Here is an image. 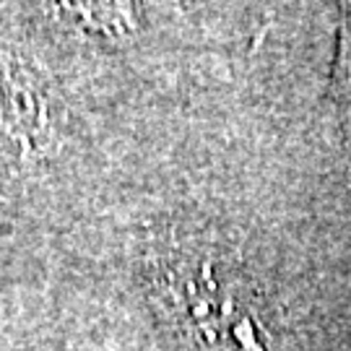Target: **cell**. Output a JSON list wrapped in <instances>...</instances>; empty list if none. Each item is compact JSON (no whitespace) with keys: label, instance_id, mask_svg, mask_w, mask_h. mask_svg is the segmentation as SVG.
I'll return each mask as SVG.
<instances>
[{"label":"cell","instance_id":"cell-1","mask_svg":"<svg viewBox=\"0 0 351 351\" xmlns=\"http://www.w3.org/2000/svg\"><path fill=\"white\" fill-rule=\"evenodd\" d=\"M0 133L21 154L37 156L60 133L58 107L37 71L0 55Z\"/></svg>","mask_w":351,"mask_h":351},{"label":"cell","instance_id":"cell-2","mask_svg":"<svg viewBox=\"0 0 351 351\" xmlns=\"http://www.w3.org/2000/svg\"><path fill=\"white\" fill-rule=\"evenodd\" d=\"M63 19L75 32H84L91 37H123L133 32V13L128 5H58Z\"/></svg>","mask_w":351,"mask_h":351},{"label":"cell","instance_id":"cell-3","mask_svg":"<svg viewBox=\"0 0 351 351\" xmlns=\"http://www.w3.org/2000/svg\"><path fill=\"white\" fill-rule=\"evenodd\" d=\"M333 99L339 107L343 133L351 141V5L343 13V26H341L339 63L333 73Z\"/></svg>","mask_w":351,"mask_h":351}]
</instances>
